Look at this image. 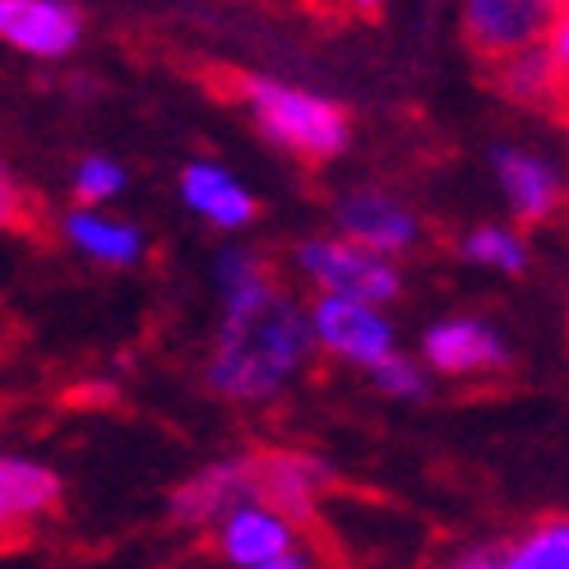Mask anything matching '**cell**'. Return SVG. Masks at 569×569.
<instances>
[{
  "mask_svg": "<svg viewBox=\"0 0 569 569\" xmlns=\"http://www.w3.org/2000/svg\"><path fill=\"white\" fill-rule=\"evenodd\" d=\"M70 186H74V204H117V199L126 194V186H130V172L117 158L89 153L74 167Z\"/></svg>",
  "mask_w": 569,
  "mask_h": 569,
  "instance_id": "21",
  "label": "cell"
},
{
  "mask_svg": "<svg viewBox=\"0 0 569 569\" xmlns=\"http://www.w3.org/2000/svg\"><path fill=\"white\" fill-rule=\"evenodd\" d=\"M61 237L70 241L74 254H83L98 269H134L149 250L144 227L111 213V204H74L61 218Z\"/></svg>",
  "mask_w": 569,
  "mask_h": 569,
  "instance_id": "14",
  "label": "cell"
},
{
  "mask_svg": "<svg viewBox=\"0 0 569 569\" xmlns=\"http://www.w3.org/2000/svg\"><path fill=\"white\" fill-rule=\"evenodd\" d=\"M491 83H496V93L509 98L515 107H565L569 102V79L560 74L547 42H528V47L496 56Z\"/></svg>",
  "mask_w": 569,
  "mask_h": 569,
  "instance_id": "16",
  "label": "cell"
},
{
  "mask_svg": "<svg viewBox=\"0 0 569 569\" xmlns=\"http://www.w3.org/2000/svg\"><path fill=\"white\" fill-rule=\"evenodd\" d=\"M181 204L199 218V222H209L213 232L222 237H237L246 232V227L254 222V213H260V199H254V190L232 172V167H222V162H186L181 167Z\"/></svg>",
  "mask_w": 569,
  "mask_h": 569,
  "instance_id": "11",
  "label": "cell"
},
{
  "mask_svg": "<svg viewBox=\"0 0 569 569\" xmlns=\"http://www.w3.org/2000/svg\"><path fill=\"white\" fill-rule=\"evenodd\" d=\"M292 264L310 292H343V297H366V301H398L403 292V269L389 254H376L343 232L329 237H306L292 250Z\"/></svg>",
  "mask_w": 569,
  "mask_h": 569,
  "instance_id": "4",
  "label": "cell"
},
{
  "mask_svg": "<svg viewBox=\"0 0 569 569\" xmlns=\"http://www.w3.org/2000/svg\"><path fill=\"white\" fill-rule=\"evenodd\" d=\"M338 6H348L352 14H380L385 0H338Z\"/></svg>",
  "mask_w": 569,
  "mask_h": 569,
  "instance_id": "25",
  "label": "cell"
},
{
  "mask_svg": "<svg viewBox=\"0 0 569 569\" xmlns=\"http://www.w3.org/2000/svg\"><path fill=\"white\" fill-rule=\"evenodd\" d=\"M459 254L472 269H487V273H505V278H519L532 264V250L528 237L519 232L515 222H477L459 237Z\"/></svg>",
  "mask_w": 569,
  "mask_h": 569,
  "instance_id": "17",
  "label": "cell"
},
{
  "mask_svg": "<svg viewBox=\"0 0 569 569\" xmlns=\"http://www.w3.org/2000/svg\"><path fill=\"white\" fill-rule=\"evenodd\" d=\"M310 361H316V338H310L306 306L269 282L250 297L222 301L204 380L227 403L264 408L310 371Z\"/></svg>",
  "mask_w": 569,
  "mask_h": 569,
  "instance_id": "1",
  "label": "cell"
},
{
  "mask_svg": "<svg viewBox=\"0 0 569 569\" xmlns=\"http://www.w3.org/2000/svg\"><path fill=\"white\" fill-rule=\"evenodd\" d=\"M19 222H23V194L6 172V162H0V227H19Z\"/></svg>",
  "mask_w": 569,
  "mask_h": 569,
  "instance_id": "23",
  "label": "cell"
},
{
  "mask_svg": "<svg viewBox=\"0 0 569 569\" xmlns=\"http://www.w3.org/2000/svg\"><path fill=\"white\" fill-rule=\"evenodd\" d=\"M463 6V33L477 56H496L542 42L547 19H551V0H459Z\"/></svg>",
  "mask_w": 569,
  "mask_h": 569,
  "instance_id": "13",
  "label": "cell"
},
{
  "mask_svg": "<svg viewBox=\"0 0 569 569\" xmlns=\"http://www.w3.org/2000/svg\"><path fill=\"white\" fill-rule=\"evenodd\" d=\"M366 380H371V389L376 393H385V398H398V403H412V398H426L431 393V371H426V361L421 357H408V352H389V357H380L371 371H366Z\"/></svg>",
  "mask_w": 569,
  "mask_h": 569,
  "instance_id": "20",
  "label": "cell"
},
{
  "mask_svg": "<svg viewBox=\"0 0 569 569\" xmlns=\"http://www.w3.org/2000/svg\"><path fill=\"white\" fill-rule=\"evenodd\" d=\"M333 227L348 241L376 250V254H389V260H403V254H412L421 246V218L398 194L376 190V186L348 190L343 199H338Z\"/></svg>",
  "mask_w": 569,
  "mask_h": 569,
  "instance_id": "8",
  "label": "cell"
},
{
  "mask_svg": "<svg viewBox=\"0 0 569 569\" xmlns=\"http://www.w3.org/2000/svg\"><path fill=\"white\" fill-rule=\"evenodd\" d=\"M306 316H310V338H316V357L352 366V371H371L380 357L398 348V329L389 320V306L380 301L316 292Z\"/></svg>",
  "mask_w": 569,
  "mask_h": 569,
  "instance_id": "5",
  "label": "cell"
},
{
  "mask_svg": "<svg viewBox=\"0 0 569 569\" xmlns=\"http://www.w3.org/2000/svg\"><path fill=\"white\" fill-rule=\"evenodd\" d=\"M61 505V477L23 453H0V547L38 528Z\"/></svg>",
  "mask_w": 569,
  "mask_h": 569,
  "instance_id": "15",
  "label": "cell"
},
{
  "mask_svg": "<svg viewBox=\"0 0 569 569\" xmlns=\"http://www.w3.org/2000/svg\"><path fill=\"white\" fill-rule=\"evenodd\" d=\"M269 282H273V273H269V264H264L254 250H246V246H227V250H218V260H213V288H218V301L250 297V292L269 288Z\"/></svg>",
  "mask_w": 569,
  "mask_h": 569,
  "instance_id": "19",
  "label": "cell"
},
{
  "mask_svg": "<svg viewBox=\"0 0 569 569\" xmlns=\"http://www.w3.org/2000/svg\"><path fill=\"white\" fill-rule=\"evenodd\" d=\"M551 6H565V0H551Z\"/></svg>",
  "mask_w": 569,
  "mask_h": 569,
  "instance_id": "26",
  "label": "cell"
},
{
  "mask_svg": "<svg viewBox=\"0 0 569 569\" xmlns=\"http://www.w3.org/2000/svg\"><path fill=\"white\" fill-rule=\"evenodd\" d=\"M565 107H569V102H565Z\"/></svg>",
  "mask_w": 569,
  "mask_h": 569,
  "instance_id": "27",
  "label": "cell"
},
{
  "mask_svg": "<svg viewBox=\"0 0 569 569\" xmlns=\"http://www.w3.org/2000/svg\"><path fill=\"white\" fill-rule=\"evenodd\" d=\"M241 107L269 144H278L282 153H292L301 162H333L352 144L348 111L316 89L250 74L241 83Z\"/></svg>",
  "mask_w": 569,
  "mask_h": 569,
  "instance_id": "2",
  "label": "cell"
},
{
  "mask_svg": "<svg viewBox=\"0 0 569 569\" xmlns=\"http://www.w3.org/2000/svg\"><path fill=\"white\" fill-rule=\"evenodd\" d=\"M542 42H547V51L556 56L560 74L569 79V0H565V6H556V10H551V19H547V33H542Z\"/></svg>",
  "mask_w": 569,
  "mask_h": 569,
  "instance_id": "22",
  "label": "cell"
},
{
  "mask_svg": "<svg viewBox=\"0 0 569 569\" xmlns=\"http://www.w3.org/2000/svg\"><path fill=\"white\" fill-rule=\"evenodd\" d=\"M505 569H569V519H542L505 542Z\"/></svg>",
  "mask_w": 569,
  "mask_h": 569,
  "instance_id": "18",
  "label": "cell"
},
{
  "mask_svg": "<svg viewBox=\"0 0 569 569\" xmlns=\"http://www.w3.org/2000/svg\"><path fill=\"white\" fill-rule=\"evenodd\" d=\"M421 361L440 380H481L509 366L505 333L481 316H445L421 333Z\"/></svg>",
  "mask_w": 569,
  "mask_h": 569,
  "instance_id": "6",
  "label": "cell"
},
{
  "mask_svg": "<svg viewBox=\"0 0 569 569\" xmlns=\"http://www.w3.org/2000/svg\"><path fill=\"white\" fill-rule=\"evenodd\" d=\"M246 496H254L250 453H241V459H213L199 472H190L181 487L167 496V515L181 528H213L227 509Z\"/></svg>",
  "mask_w": 569,
  "mask_h": 569,
  "instance_id": "12",
  "label": "cell"
},
{
  "mask_svg": "<svg viewBox=\"0 0 569 569\" xmlns=\"http://www.w3.org/2000/svg\"><path fill=\"white\" fill-rule=\"evenodd\" d=\"M0 42L33 61H66L83 42V10L74 0H0Z\"/></svg>",
  "mask_w": 569,
  "mask_h": 569,
  "instance_id": "10",
  "label": "cell"
},
{
  "mask_svg": "<svg viewBox=\"0 0 569 569\" xmlns=\"http://www.w3.org/2000/svg\"><path fill=\"white\" fill-rule=\"evenodd\" d=\"M453 565H463V569H505V542L468 547V551H459V560H453Z\"/></svg>",
  "mask_w": 569,
  "mask_h": 569,
  "instance_id": "24",
  "label": "cell"
},
{
  "mask_svg": "<svg viewBox=\"0 0 569 569\" xmlns=\"http://www.w3.org/2000/svg\"><path fill=\"white\" fill-rule=\"evenodd\" d=\"M491 177L496 190L505 199L509 218L519 227H537L560 213L565 204V177L551 158H542L537 149H519V144H500L491 153Z\"/></svg>",
  "mask_w": 569,
  "mask_h": 569,
  "instance_id": "9",
  "label": "cell"
},
{
  "mask_svg": "<svg viewBox=\"0 0 569 569\" xmlns=\"http://www.w3.org/2000/svg\"><path fill=\"white\" fill-rule=\"evenodd\" d=\"M209 532H213L218 560L232 569H310L316 565V551L301 542L297 519H288L282 509H273L260 496L237 500Z\"/></svg>",
  "mask_w": 569,
  "mask_h": 569,
  "instance_id": "3",
  "label": "cell"
},
{
  "mask_svg": "<svg viewBox=\"0 0 569 569\" xmlns=\"http://www.w3.org/2000/svg\"><path fill=\"white\" fill-rule=\"evenodd\" d=\"M250 477H254V496L282 509L288 519L310 523L320 515L325 496L333 491V472L320 453L306 449H260L250 453Z\"/></svg>",
  "mask_w": 569,
  "mask_h": 569,
  "instance_id": "7",
  "label": "cell"
}]
</instances>
